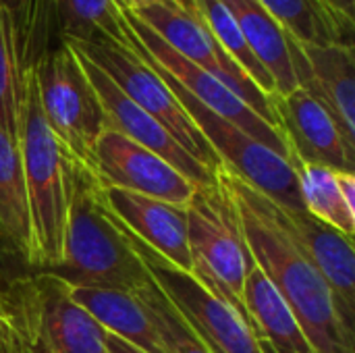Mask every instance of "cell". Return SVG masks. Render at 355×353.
Returning a JSON list of instances; mask_svg holds the SVG:
<instances>
[{
  "label": "cell",
  "instance_id": "23",
  "mask_svg": "<svg viewBox=\"0 0 355 353\" xmlns=\"http://www.w3.org/2000/svg\"><path fill=\"white\" fill-rule=\"evenodd\" d=\"M62 40L106 44L133 50V31L121 12L119 0H58Z\"/></svg>",
  "mask_w": 355,
  "mask_h": 353
},
{
  "label": "cell",
  "instance_id": "4",
  "mask_svg": "<svg viewBox=\"0 0 355 353\" xmlns=\"http://www.w3.org/2000/svg\"><path fill=\"white\" fill-rule=\"evenodd\" d=\"M185 223L193 260L191 277L210 295L227 304L256 335L243 304L245 275L256 262L243 239L237 210L218 181L196 187L185 206Z\"/></svg>",
  "mask_w": 355,
  "mask_h": 353
},
{
  "label": "cell",
  "instance_id": "9",
  "mask_svg": "<svg viewBox=\"0 0 355 353\" xmlns=\"http://www.w3.org/2000/svg\"><path fill=\"white\" fill-rule=\"evenodd\" d=\"M19 308L35 353H108L106 331L71 300L56 275L42 273L25 281Z\"/></svg>",
  "mask_w": 355,
  "mask_h": 353
},
{
  "label": "cell",
  "instance_id": "24",
  "mask_svg": "<svg viewBox=\"0 0 355 353\" xmlns=\"http://www.w3.org/2000/svg\"><path fill=\"white\" fill-rule=\"evenodd\" d=\"M8 15L23 73L64 44L58 23V0H17Z\"/></svg>",
  "mask_w": 355,
  "mask_h": 353
},
{
  "label": "cell",
  "instance_id": "22",
  "mask_svg": "<svg viewBox=\"0 0 355 353\" xmlns=\"http://www.w3.org/2000/svg\"><path fill=\"white\" fill-rule=\"evenodd\" d=\"M300 44L354 46V19L339 15L324 0H258Z\"/></svg>",
  "mask_w": 355,
  "mask_h": 353
},
{
  "label": "cell",
  "instance_id": "19",
  "mask_svg": "<svg viewBox=\"0 0 355 353\" xmlns=\"http://www.w3.org/2000/svg\"><path fill=\"white\" fill-rule=\"evenodd\" d=\"M237 21L250 48L275 81L277 96L297 89V79L289 52V33L258 0H220Z\"/></svg>",
  "mask_w": 355,
  "mask_h": 353
},
{
  "label": "cell",
  "instance_id": "28",
  "mask_svg": "<svg viewBox=\"0 0 355 353\" xmlns=\"http://www.w3.org/2000/svg\"><path fill=\"white\" fill-rule=\"evenodd\" d=\"M133 295L148 310L166 353H212L196 335V331L183 320V316L168 302V298L154 283V279L148 285L133 291Z\"/></svg>",
  "mask_w": 355,
  "mask_h": 353
},
{
  "label": "cell",
  "instance_id": "30",
  "mask_svg": "<svg viewBox=\"0 0 355 353\" xmlns=\"http://www.w3.org/2000/svg\"><path fill=\"white\" fill-rule=\"evenodd\" d=\"M104 343H106V352L108 353H144L141 350L133 347L131 343H127V341H123V339H119V337H114L110 333H106Z\"/></svg>",
  "mask_w": 355,
  "mask_h": 353
},
{
  "label": "cell",
  "instance_id": "5",
  "mask_svg": "<svg viewBox=\"0 0 355 353\" xmlns=\"http://www.w3.org/2000/svg\"><path fill=\"white\" fill-rule=\"evenodd\" d=\"M133 50L144 60H148L156 69V73L166 81V85L171 87V92L175 94V98L189 114V119L204 135L210 150L214 152V156L225 169H229L233 175H237L241 181H245L250 187H254L256 191H260L281 208L306 210L300 193L297 175L287 158L279 156L277 152H272L270 148H266L264 144L241 131L237 125L218 117L216 112L206 108L200 100H196L181 83H177L141 50L137 37L133 40Z\"/></svg>",
  "mask_w": 355,
  "mask_h": 353
},
{
  "label": "cell",
  "instance_id": "29",
  "mask_svg": "<svg viewBox=\"0 0 355 353\" xmlns=\"http://www.w3.org/2000/svg\"><path fill=\"white\" fill-rule=\"evenodd\" d=\"M337 181L345 204L355 212V175L352 171H337Z\"/></svg>",
  "mask_w": 355,
  "mask_h": 353
},
{
  "label": "cell",
  "instance_id": "14",
  "mask_svg": "<svg viewBox=\"0 0 355 353\" xmlns=\"http://www.w3.org/2000/svg\"><path fill=\"white\" fill-rule=\"evenodd\" d=\"M270 104L291 156L302 162L354 173L355 146L345 139L331 112L316 98L297 87L287 96H270Z\"/></svg>",
  "mask_w": 355,
  "mask_h": 353
},
{
  "label": "cell",
  "instance_id": "13",
  "mask_svg": "<svg viewBox=\"0 0 355 353\" xmlns=\"http://www.w3.org/2000/svg\"><path fill=\"white\" fill-rule=\"evenodd\" d=\"M77 56H79V62H81L87 79L92 81V85L98 94V100H100L104 117H106V129H112V131L129 137L131 141L139 144L141 148L150 150L152 154L160 156L162 160L173 164L177 171H181L187 179H191L196 185L204 187V185L216 183L214 173L206 164H202L198 158H193L154 117H150L144 108H139L131 98H127L102 69H98L85 56H81V54H77Z\"/></svg>",
  "mask_w": 355,
  "mask_h": 353
},
{
  "label": "cell",
  "instance_id": "32",
  "mask_svg": "<svg viewBox=\"0 0 355 353\" xmlns=\"http://www.w3.org/2000/svg\"><path fill=\"white\" fill-rule=\"evenodd\" d=\"M171 2H175L179 8H183L187 15H191L193 19H198V10H196V0H171ZM200 21V19H198Z\"/></svg>",
  "mask_w": 355,
  "mask_h": 353
},
{
  "label": "cell",
  "instance_id": "20",
  "mask_svg": "<svg viewBox=\"0 0 355 353\" xmlns=\"http://www.w3.org/2000/svg\"><path fill=\"white\" fill-rule=\"evenodd\" d=\"M243 304L256 327L258 339L270 341L279 350L293 353H314L304 337L291 308L268 281V277L254 264L245 275L243 283Z\"/></svg>",
  "mask_w": 355,
  "mask_h": 353
},
{
  "label": "cell",
  "instance_id": "34",
  "mask_svg": "<svg viewBox=\"0 0 355 353\" xmlns=\"http://www.w3.org/2000/svg\"><path fill=\"white\" fill-rule=\"evenodd\" d=\"M129 8L141 6V4H150V2H171V0H123Z\"/></svg>",
  "mask_w": 355,
  "mask_h": 353
},
{
  "label": "cell",
  "instance_id": "1",
  "mask_svg": "<svg viewBox=\"0 0 355 353\" xmlns=\"http://www.w3.org/2000/svg\"><path fill=\"white\" fill-rule=\"evenodd\" d=\"M229 193L256 266L291 308L314 353H354V320L343 312L327 279L279 218L277 204L229 169L214 173Z\"/></svg>",
  "mask_w": 355,
  "mask_h": 353
},
{
  "label": "cell",
  "instance_id": "2",
  "mask_svg": "<svg viewBox=\"0 0 355 353\" xmlns=\"http://www.w3.org/2000/svg\"><path fill=\"white\" fill-rule=\"evenodd\" d=\"M67 214L62 260L48 270L69 285L137 291L152 281L127 229L108 210L87 164L64 156Z\"/></svg>",
  "mask_w": 355,
  "mask_h": 353
},
{
  "label": "cell",
  "instance_id": "16",
  "mask_svg": "<svg viewBox=\"0 0 355 353\" xmlns=\"http://www.w3.org/2000/svg\"><path fill=\"white\" fill-rule=\"evenodd\" d=\"M102 187V198L114 218L166 262L191 275L193 260L187 239L185 210L119 187Z\"/></svg>",
  "mask_w": 355,
  "mask_h": 353
},
{
  "label": "cell",
  "instance_id": "31",
  "mask_svg": "<svg viewBox=\"0 0 355 353\" xmlns=\"http://www.w3.org/2000/svg\"><path fill=\"white\" fill-rule=\"evenodd\" d=\"M333 10H337L339 15L343 17H349L354 19V10H355V0H324Z\"/></svg>",
  "mask_w": 355,
  "mask_h": 353
},
{
  "label": "cell",
  "instance_id": "21",
  "mask_svg": "<svg viewBox=\"0 0 355 353\" xmlns=\"http://www.w3.org/2000/svg\"><path fill=\"white\" fill-rule=\"evenodd\" d=\"M0 239L35 264L21 152L4 131H0Z\"/></svg>",
  "mask_w": 355,
  "mask_h": 353
},
{
  "label": "cell",
  "instance_id": "33",
  "mask_svg": "<svg viewBox=\"0 0 355 353\" xmlns=\"http://www.w3.org/2000/svg\"><path fill=\"white\" fill-rule=\"evenodd\" d=\"M260 347H262V352L264 353H293L289 352V350H279V347H275L270 341H266V339H260Z\"/></svg>",
  "mask_w": 355,
  "mask_h": 353
},
{
  "label": "cell",
  "instance_id": "18",
  "mask_svg": "<svg viewBox=\"0 0 355 353\" xmlns=\"http://www.w3.org/2000/svg\"><path fill=\"white\" fill-rule=\"evenodd\" d=\"M71 300L81 306L106 333L144 353H166L144 304L129 291L112 287L69 285Z\"/></svg>",
  "mask_w": 355,
  "mask_h": 353
},
{
  "label": "cell",
  "instance_id": "6",
  "mask_svg": "<svg viewBox=\"0 0 355 353\" xmlns=\"http://www.w3.org/2000/svg\"><path fill=\"white\" fill-rule=\"evenodd\" d=\"M31 71L46 123L64 156L89 166L92 148L106 129V117L79 56L64 42Z\"/></svg>",
  "mask_w": 355,
  "mask_h": 353
},
{
  "label": "cell",
  "instance_id": "15",
  "mask_svg": "<svg viewBox=\"0 0 355 353\" xmlns=\"http://www.w3.org/2000/svg\"><path fill=\"white\" fill-rule=\"evenodd\" d=\"M289 52L297 87L306 89L331 112L345 139L355 146L354 46H310L289 35Z\"/></svg>",
  "mask_w": 355,
  "mask_h": 353
},
{
  "label": "cell",
  "instance_id": "12",
  "mask_svg": "<svg viewBox=\"0 0 355 353\" xmlns=\"http://www.w3.org/2000/svg\"><path fill=\"white\" fill-rule=\"evenodd\" d=\"M89 171L100 185L148 196L181 210L198 187L173 164L112 129H104L96 139Z\"/></svg>",
  "mask_w": 355,
  "mask_h": 353
},
{
  "label": "cell",
  "instance_id": "25",
  "mask_svg": "<svg viewBox=\"0 0 355 353\" xmlns=\"http://www.w3.org/2000/svg\"><path fill=\"white\" fill-rule=\"evenodd\" d=\"M297 181H300V193L306 212L316 216L318 221L339 229L347 237L355 235V212L349 210L345 204L339 181H337V171L322 166V164H310L302 162L295 156L289 158Z\"/></svg>",
  "mask_w": 355,
  "mask_h": 353
},
{
  "label": "cell",
  "instance_id": "10",
  "mask_svg": "<svg viewBox=\"0 0 355 353\" xmlns=\"http://www.w3.org/2000/svg\"><path fill=\"white\" fill-rule=\"evenodd\" d=\"M129 10L144 25H148L160 40H164L175 52H179L181 56H185L189 62L198 64L206 73L214 75L235 96H239L254 112H258L264 121L277 127L270 98L220 48V44L212 37V33L206 29L202 21L187 15L175 2H150Z\"/></svg>",
  "mask_w": 355,
  "mask_h": 353
},
{
  "label": "cell",
  "instance_id": "11",
  "mask_svg": "<svg viewBox=\"0 0 355 353\" xmlns=\"http://www.w3.org/2000/svg\"><path fill=\"white\" fill-rule=\"evenodd\" d=\"M121 4V12L125 17V21L129 23L133 35L139 40L141 50L162 69L166 71L177 83H181L196 100H200L206 108H210L212 112H216L218 117L231 121L233 125H237L241 131H245L248 135H252L254 139H258L260 144H264L266 148H270L272 152H277L283 158H291V150L283 137V133L270 125L268 121H264L258 112H254L239 96H235L223 81H218L214 75L206 73L204 69H200L198 64L189 62L185 56H181L179 52H175L164 40H160L148 25H144L125 4L123 0H119Z\"/></svg>",
  "mask_w": 355,
  "mask_h": 353
},
{
  "label": "cell",
  "instance_id": "8",
  "mask_svg": "<svg viewBox=\"0 0 355 353\" xmlns=\"http://www.w3.org/2000/svg\"><path fill=\"white\" fill-rule=\"evenodd\" d=\"M129 233V231H127ZM131 243L148 268L154 283L177 308L183 320L196 331L212 353H264L260 339L250 327L223 302L210 295L191 275L166 262L158 252L150 250L135 235Z\"/></svg>",
  "mask_w": 355,
  "mask_h": 353
},
{
  "label": "cell",
  "instance_id": "3",
  "mask_svg": "<svg viewBox=\"0 0 355 353\" xmlns=\"http://www.w3.org/2000/svg\"><path fill=\"white\" fill-rule=\"evenodd\" d=\"M19 152L23 162L35 266L54 270L62 260L67 214L64 152L46 123L33 71L25 77V98L19 123Z\"/></svg>",
  "mask_w": 355,
  "mask_h": 353
},
{
  "label": "cell",
  "instance_id": "26",
  "mask_svg": "<svg viewBox=\"0 0 355 353\" xmlns=\"http://www.w3.org/2000/svg\"><path fill=\"white\" fill-rule=\"evenodd\" d=\"M198 19L206 25L220 48L243 69V73L270 98L275 96V81L250 48L237 21L220 0H196Z\"/></svg>",
  "mask_w": 355,
  "mask_h": 353
},
{
  "label": "cell",
  "instance_id": "7",
  "mask_svg": "<svg viewBox=\"0 0 355 353\" xmlns=\"http://www.w3.org/2000/svg\"><path fill=\"white\" fill-rule=\"evenodd\" d=\"M77 54L92 60L98 69H102L116 87L131 98L139 108H144L150 117H154L193 158L206 164L212 173L223 164L210 150L204 135L198 131L189 114L183 110L166 81L156 73V69L144 60L135 50L121 48L112 42L106 44H87L64 40Z\"/></svg>",
  "mask_w": 355,
  "mask_h": 353
},
{
  "label": "cell",
  "instance_id": "17",
  "mask_svg": "<svg viewBox=\"0 0 355 353\" xmlns=\"http://www.w3.org/2000/svg\"><path fill=\"white\" fill-rule=\"evenodd\" d=\"M285 229L293 235L312 264L327 279L343 312L354 320L355 312V252L354 237L318 221L306 210H289L277 204Z\"/></svg>",
  "mask_w": 355,
  "mask_h": 353
},
{
  "label": "cell",
  "instance_id": "27",
  "mask_svg": "<svg viewBox=\"0 0 355 353\" xmlns=\"http://www.w3.org/2000/svg\"><path fill=\"white\" fill-rule=\"evenodd\" d=\"M25 77L12 40L10 15L0 8V131L19 144L21 106L25 98Z\"/></svg>",
  "mask_w": 355,
  "mask_h": 353
},
{
  "label": "cell",
  "instance_id": "35",
  "mask_svg": "<svg viewBox=\"0 0 355 353\" xmlns=\"http://www.w3.org/2000/svg\"><path fill=\"white\" fill-rule=\"evenodd\" d=\"M15 2H17V0H0V8H4V10L8 12V10L15 6Z\"/></svg>",
  "mask_w": 355,
  "mask_h": 353
}]
</instances>
